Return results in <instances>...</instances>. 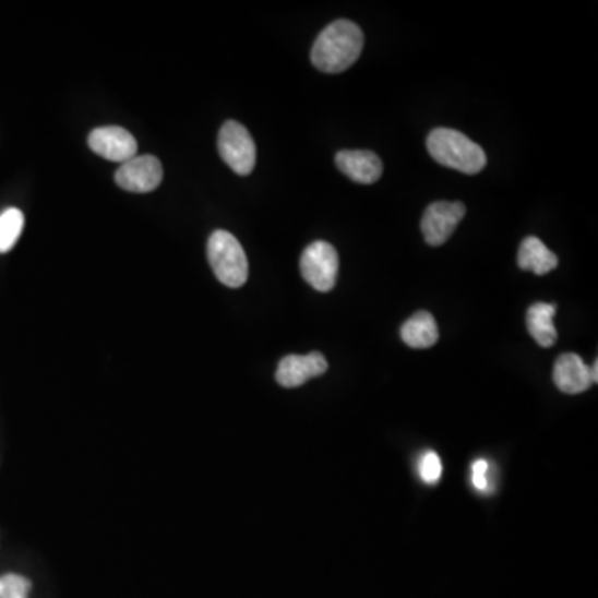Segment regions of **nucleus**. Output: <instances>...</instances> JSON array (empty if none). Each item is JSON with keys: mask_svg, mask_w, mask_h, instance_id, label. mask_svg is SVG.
<instances>
[{"mask_svg": "<svg viewBox=\"0 0 598 598\" xmlns=\"http://www.w3.org/2000/svg\"><path fill=\"white\" fill-rule=\"evenodd\" d=\"M521 270H529L536 275L542 276L559 266V258L543 244L537 237H529L522 241L517 256Z\"/></svg>", "mask_w": 598, "mask_h": 598, "instance_id": "nucleus-12", "label": "nucleus"}, {"mask_svg": "<svg viewBox=\"0 0 598 598\" xmlns=\"http://www.w3.org/2000/svg\"><path fill=\"white\" fill-rule=\"evenodd\" d=\"M31 587V581L22 575H4L0 577V598H27Z\"/></svg>", "mask_w": 598, "mask_h": 598, "instance_id": "nucleus-16", "label": "nucleus"}, {"mask_svg": "<svg viewBox=\"0 0 598 598\" xmlns=\"http://www.w3.org/2000/svg\"><path fill=\"white\" fill-rule=\"evenodd\" d=\"M218 152L235 174L250 175L256 165V145L247 127L230 120L218 133Z\"/></svg>", "mask_w": 598, "mask_h": 598, "instance_id": "nucleus-5", "label": "nucleus"}, {"mask_svg": "<svg viewBox=\"0 0 598 598\" xmlns=\"http://www.w3.org/2000/svg\"><path fill=\"white\" fill-rule=\"evenodd\" d=\"M24 230V213L17 208L5 210L0 215V253H8L17 243Z\"/></svg>", "mask_w": 598, "mask_h": 598, "instance_id": "nucleus-15", "label": "nucleus"}, {"mask_svg": "<svg viewBox=\"0 0 598 598\" xmlns=\"http://www.w3.org/2000/svg\"><path fill=\"white\" fill-rule=\"evenodd\" d=\"M210 265L216 278L228 288H241L248 282V258L240 241L225 230H216L208 240Z\"/></svg>", "mask_w": 598, "mask_h": 598, "instance_id": "nucleus-3", "label": "nucleus"}, {"mask_svg": "<svg viewBox=\"0 0 598 598\" xmlns=\"http://www.w3.org/2000/svg\"><path fill=\"white\" fill-rule=\"evenodd\" d=\"M553 383L565 394H581L594 384L590 366L574 352L560 356L553 368Z\"/></svg>", "mask_w": 598, "mask_h": 598, "instance_id": "nucleus-11", "label": "nucleus"}, {"mask_svg": "<svg viewBox=\"0 0 598 598\" xmlns=\"http://www.w3.org/2000/svg\"><path fill=\"white\" fill-rule=\"evenodd\" d=\"M299 270L304 282L313 286L316 291H331L338 279V251L327 241H314L301 254Z\"/></svg>", "mask_w": 598, "mask_h": 598, "instance_id": "nucleus-4", "label": "nucleus"}, {"mask_svg": "<svg viewBox=\"0 0 598 598\" xmlns=\"http://www.w3.org/2000/svg\"><path fill=\"white\" fill-rule=\"evenodd\" d=\"M442 476V463L441 457L438 454L426 453L424 456L419 461V477H421L422 482L428 483V486H434L439 482Z\"/></svg>", "mask_w": 598, "mask_h": 598, "instance_id": "nucleus-17", "label": "nucleus"}, {"mask_svg": "<svg viewBox=\"0 0 598 598\" xmlns=\"http://www.w3.org/2000/svg\"><path fill=\"white\" fill-rule=\"evenodd\" d=\"M555 311V304L549 303L533 304L527 311V327L530 336L542 348H552L557 343V330L553 324Z\"/></svg>", "mask_w": 598, "mask_h": 598, "instance_id": "nucleus-14", "label": "nucleus"}, {"mask_svg": "<svg viewBox=\"0 0 598 598\" xmlns=\"http://www.w3.org/2000/svg\"><path fill=\"white\" fill-rule=\"evenodd\" d=\"M164 180V167L152 155L133 157L117 170L116 181L120 189L132 193H150L157 190Z\"/></svg>", "mask_w": 598, "mask_h": 598, "instance_id": "nucleus-7", "label": "nucleus"}, {"mask_svg": "<svg viewBox=\"0 0 598 598\" xmlns=\"http://www.w3.org/2000/svg\"><path fill=\"white\" fill-rule=\"evenodd\" d=\"M597 369L598 364L595 362V364L590 368L591 381H594V384L597 383Z\"/></svg>", "mask_w": 598, "mask_h": 598, "instance_id": "nucleus-19", "label": "nucleus"}, {"mask_svg": "<svg viewBox=\"0 0 598 598\" xmlns=\"http://www.w3.org/2000/svg\"><path fill=\"white\" fill-rule=\"evenodd\" d=\"M326 371L327 361L321 352H310L307 356L291 355L279 361L276 381L283 387H298Z\"/></svg>", "mask_w": 598, "mask_h": 598, "instance_id": "nucleus-9", "label": "nucleus"}, {"mask_svg": "<svg viewBox=\"0 0 598 598\" xmlns=\"http://www.w3.org/2000/svg\"><path fill=\"white\" fill-rule=\"evenodd\" d=\"M336 167L356 183H376L383 175V162L369 150H343L336 155Z\"/></svg>", "mask_w": 598, "mask_h": 598, "instance_id": "nucleus-10", "label": "nucleus"}, {"mask_svg": "<svg viewBox=\"0 0 598 598\" xmlns=\"http://www.w3.org/2000/svg\"><path fill=\"white\" fill-rule=\"evenodd\" d=\"M473 476H470V480H473L474 488L477 489V491L486 492L489 489V463L486 459H477L476 463L473 464Z\"/></svg>", "mask_w": 598, "mask_h": 598, "instance_id": "nucleus-18", "label": "nucleus"}, {"mask_svg": "<svg viewBox=\"0 0 598 598\" xmlns=\"http://www.w3.org/2000/svg\"><path fill=\"white\" fill-rule=\"evenodd\" d=\"M364 47V35L355 22L334 21L327 25L311 49V62L321 72L342 73L355 65Z\"/></svg>", "mask_w": 598, "mask_h": 598, "instance_id": "nucleus-1", "label": "nucleus"}, {"mask_svg": "<svg viewBox=\"0 0 598 598\" xmlns=\"http://www.w3.org/2000/svg\"><path fill=\"white\" fill-rule=\"evenodd\" d=\"M88 146L100 157L119 164L132 160L139 152L135 136L129 130L116 125L95 129L88 136Z\"/></svg>", "mask_w": 598, "mask_h": 598, "instance_id": "nucleus-8", "label": "nucleus"}, {"mask_svg": "<svg viewBox=\"0 0 598 598\" xmlns=\"http://www.w3.org/2000/svg\"><path fill=\"white\" fill-rule=\"evenodd\" d=\"M400 338L409 348H431L439 339L438 323H435L434 316L428 311H419L403 324Z\"/></svg>", "mask_w": 598, "mask_h": 598, "instance_id": "nucleus-13", "label": "nucleus"}, {"mask_svg": "<svg viewBox=\"0 0 598 598\" xmlns=\"http://www.w3.org/2000/svg\"><path fill=\"white\" fill-rule=\"evenodd\" d=\"M466 215V206L459 202H435L428 206L421 222L422 235L429 247H441L448 238L461 219Z\"/></svg>", "mask_w": 598, "mask_h": 598, "instance_id": "nucleus-6", "label": "nucleus"}, {"mask_svg": "<svg viewBox=\"0 0 598 598\" xmlns=\"http://www.w3.org/2000/svg\"><path fill=\"white\" fill-rule=\"evenodd\" d=\"M428 152L442 167L476 175L488 165L482 146L453 129H435L428 136Z\"/></svg>", "mask_w": 598, "mask_h": 598, "instance_id": "nucleus-2", "label": "nucleus"}]
</instances>
